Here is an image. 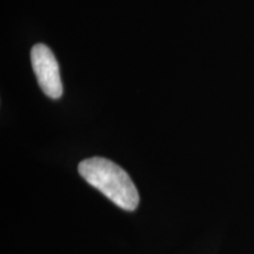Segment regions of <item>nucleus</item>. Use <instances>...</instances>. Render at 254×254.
Segmentation results:
<instances>
[{"instance_id": "1", "label": "nucleus", "mask_w": 254, "mask_h": 254, "mask_svg": "<svg viewBox=\"0 0 254 254\" xmlns=\"http://www.w3.org/2000/svg\"><path fill=\"white\" fill-rule=\"evenodd\" d=\"M78 171L90 185L99 190L118 207L126 211H134L138 207V190L119 165L109 159L93 157L82 160Z\"/></svg>"}, {"instance_id": "2", "label": "nucleus", "mask_w": 254, "mask_h": 254, "mask_svg": "<svg viewBox=\"0 0 254 254\" xmlns=\"http://www.w3.org/2000/svg\"><path fill=\"white\" fill-rule=\"evenodd\" d=\"M31 63L41 91L51 99L63 95V82L59 64L55 55L45 44H36L31 50Z\"/></svg>"}]
</instances>
